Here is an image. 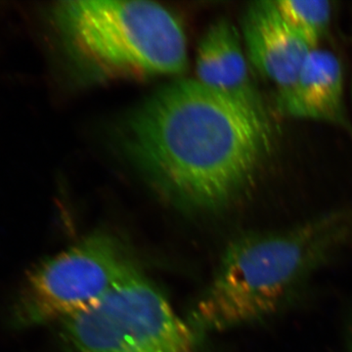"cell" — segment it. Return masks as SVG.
Masks as SVG:
<instances>
[{
    "label": "cell",
    "mask_w": 352,
    "mask_h": 352,
    "mask_svg": "<svg viewBox=\"0 0 352 352\" xmlns=\"http://www.w3.org/2000/svg\"><path fill=\"white\" fill-rule=\"evenodd\" d=\"M268 115L197 80L150 95L122 131L126 156L153 188L180 207L214 210L239 199L271 147Z\"/></svg>",
    "instance_id": "6da1fadb"
},
{
    "label": "cell",
    "mask_w": 352,
    "mask_h": 352,
    "mask_svg": "<svg viewBox=\"0 0 352 352\" xmlns=\"http://www.w3.org/2000/svg\"><path fill=\"white\" fill-rule=\"evenodd\" d=\"M351 241L352 222L344 214L289 230L237 238L227 247L214 279L197 302L192 325L219 332L274 314Z\"/></svg>",
    "instance_id": "7a4b0ae2"
},
{
    "label": "cell",
    "mask_w": 352,
    "mask_h": 352,
    "mask_svg": "<svg viewBox=\"0 0 352 352\" xmlns=\"http://www.w3.org/2000/svg\"><path fill=\"white\" fill-rule=\"evenodd\" d=\"M51 19L65 52L87 80H144L188 68L183 25L156 2L62 1L51 9Z\"/></svg>",
    "instance_id": "3957f363"
},
{
    "label": "cell",
    "mask_w": 352,
    "mask_h": 352,
    "mask_svg": "<svg viewBox=\"0 0 352 352\" xmlns=\"http://www.w3.org/2000/svg\"><path fill=\"white\" fill-rule=\"evenodd\" d=\"M139 271L118 238L90 234L30 271L11 322L21 329L66 320L100 302Z\"/></svg>",
    "instance_id": "277c9868"
},
{
    "label": "cell",
    "mask_w": 352,
    "mask_h": 352,
    "mask_svg": "<svg viewBox=\"0 0 352 352\" xmlns=\"http://www.w3.org/2000/svg\"><path fill=\"white\" fill-rule=\"evenodd\" d=\"M62 326L74 352H196L193 329L141 271Z\"/></svg>",
    "instance_id": "5b68a950"
},
{
    "label": "cell",
    "mask_w": 352,
    "mask_h": 352,
    "mask_svg": "<svg viewBox=\"0 0 352 352\" xmlns=\"http://www.w3.org/2000/svg\"><path fill=\"white\" fill-rule=\"evenodd\" d=\"M241 32L250 64L278 91L293 85L310 53L318 47L295 31L271 0L254 2L245 9Z\"/></svg>",
    "instance_id": "8992f818"
},
{
    "label": "cell",
    "mask_w": 352,
    "mask_h": 352,
    "mask_svg": "<svg viewBox=\"0 0 352 352\" xmlns=\"http://www.w3.org/2000/svg\"><path fill=\"white\" fill-rule=\"evenodd\" d=\"M249 64L242 34L235 25L226 19L212 23L199 43L197 80L267 115Z\"/></svg>",
    "instance_id": "52a82bcc"
},
{
    "label": "cell",
    "mask_w": 352,
    "mask_h": 352,
    "mask_svg": "<svg viewBox=\"0 0 352 352\" xmlns=\"http://www.w3.org/2000/svg\"><path fill=\"white\" fill-rule=\"evenodd\" d=\"M344 73L339 58L315 48L293 85L278 91V111L286 117L346 126Z\"/></svg>",
    "instance_id": "ba28073f"
},
{
    "label": "cell",
    "mask_w": 352,
    "mask_h": 352,
    "mask_svg": "<svg viewBox=\"0 0 352 352\" xmlns=\"http://www.w3.org/2000/svg\"><path fill=\"white\" fill-rule=\"evenodd\" d=\"M282 18L314 45L327 34L332 4L324 0H271Z\"/></svg>",
    "instance_id": "9c48e42d"
},
{
    "label": "cell",
    "mask_w": 352,
    "mask_h": 352,
    "mask_svg": "<svg viewBox=\"0 0 352 352\" xmlns=\"http://www.w3.org/2000/svg\"><path fill=\"white\" fill-rule=\"evenodd\" d=\"M349 352H352V344H351V349H349Z\"/></svg>",
    "instance_id": "30bf717a"
}]
</instances>
